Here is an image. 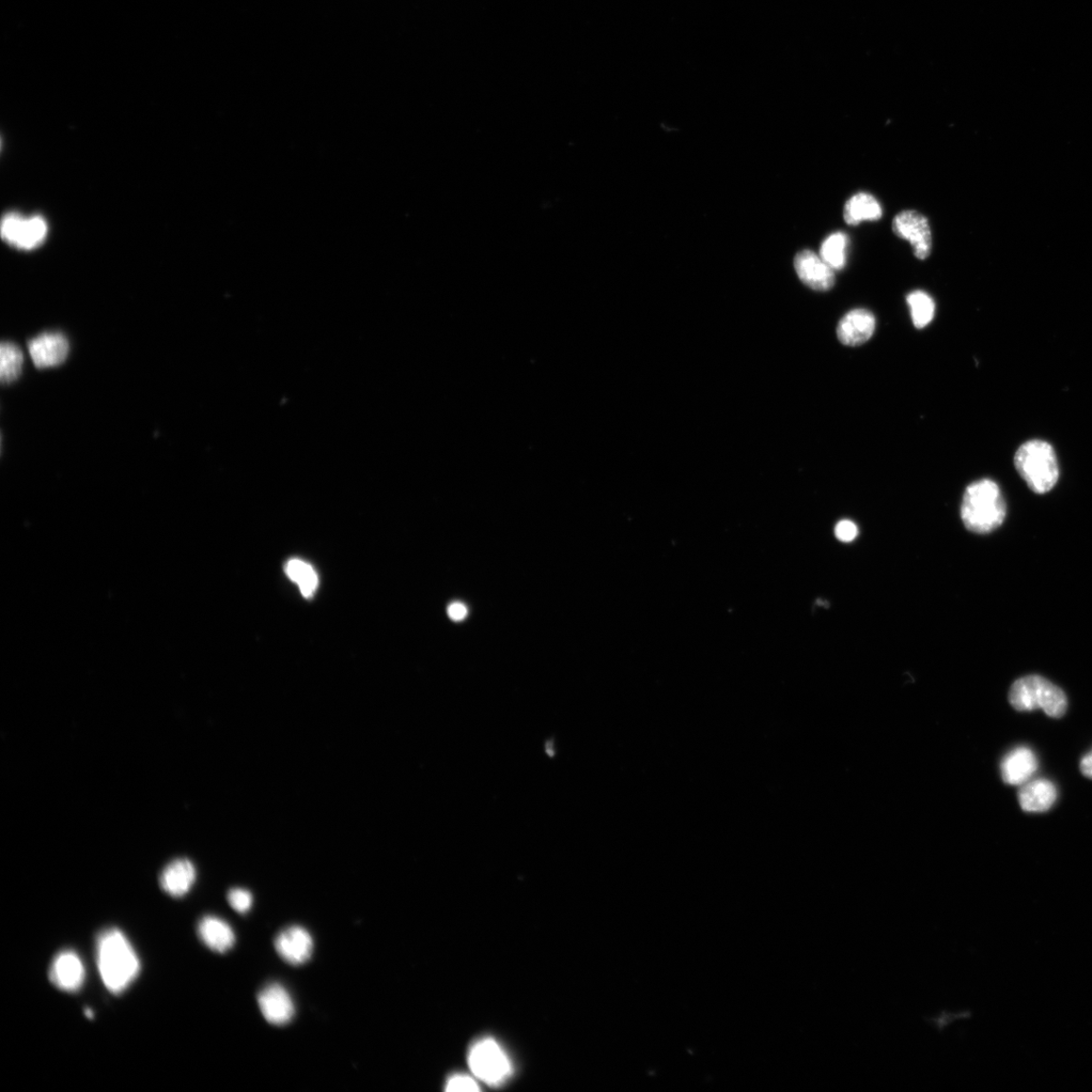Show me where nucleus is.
Segmentation results:
<instances>
[{
	"mask_svg": "<svg viewBox=\"0 0 1092 1092\" xmlns=\"http://www.w3.org/2000/svg\"><path fill=\"white\" fill-rule=\"evenodd\" d=\"M97 963L104 987L114 994L126 990L141 970L131 943L116 928L105 929L99 934Z\"/></svg>",
	"mask_w": 1092,
	"mask_h": 1092,
	"instance_id": "nucleus-1",
	"label": "nucleus"
},
{
	"mask_svg": "<svg viewBox=\"0 0 1092 1092\" xmlns=\"http://www.w3.org/2000/svg\"><path fill=\"white\" fill-rule=\"evenodd\" d=\"M1006 517L1005 498L994 480L983 479L967 487L961 505V518L970 532L988 535L1004 523Z\"/></svg>",
	"mask_w": 1092,
	"mask_h": 1092,
	"instance_id": "nucleus-2",
	"label": "nucleus"
},
{
	"mask_svg": "<svg viewBox=\"0 0 1092 1092\" xmlns=\"http://www.w3.org/2000/svg\"><path fill=\"white\" fill-rule=\"evenodd\" d=\"M1015 465L1026 485L1036 494H1046L1059 479V464L1053 446L1033 440L1022 444L1015 455Z\"/></svg>",
	"mask_w": 1092,
	"mask_h": 1092,
	"instance_id": "nucleus-3",
	"label": "nucleus"
},
{
	"mask_svg": "<svg viewBox=\"0 0 1092 1092\" xmlns=\"http://www.w3.org/2000/svg\"><path fill=\"white\" fill-rule=\"evenodd\" d=\"M1008 700L1010 706L1018 711L1042 709L1053 719H1061L1068 706L1064 690L1038 675L1026 676L1013 683Z\"/></svg>",
	"mask_w": 1092,
	"mask_h": 1092,
	"instance_id": "nucleus-4",
	"label": "nucleus"
},
{
	"mask_svg": "<svg viewBox=\"0 0 1092 1092\" xmlns=\"http://www.w3.org/2000/svg\"><path fill=\"white\" fill-rule=\"evenodd\" d=\"M469 1065L477 1078L489 1085L503 1083L512 1072L507 1054L491 1038L482 1039L474 1045L469 1054Z\"/></svg>",
	"mask_w": 1092,
	"mask_h": 1092,
	"instance_id": "nucleus-5",
	"label": "nucleus"
},
{
	"mask_svg": "<svg viewBox=\"0 0 1092 1092\" xmlns=\"http://www.w3.org/2000/svg\"><path fill=\"white\" fill-rule=\"evenodd\" d=\"M895 235L911 243L914 256L927 259L932 254V238L928 218L913 210L902 211L894 218Z\"/></svg>",
	"mask_w": 1092,
	"mask_h": 1092,
	"instance_id": "nucleus-6",
	"label": "nucleus"
},
{
	"mask_svg": "<svg viewBox=\"0 0 1092 1092\" xmlns=\"http://www.w3.org/2000/svg\"><path fill=\"white\" fill-rule=\"evenodd\" d=\"M48 226L41 217H25L18 214H9L5 217L2 223L3 238L21 249L36 248L46 238Z\"/></svg>",
	"mask_w": 1092,
	"mask_h": 1092,
	"instance_id": "nucleus-7",
	"label": "nucleus"
},
{
	"mask_svg": "<svg viewBox=\"0 0 1092 1092\" xmlns=\"http://www.w3.org/2000/svg\"><path fill=\"white\" fill-rule=\"evenodd\" d=\"M69 342L60 332H45L28 342V350L37 368H48L64 364L69 354Z\"/></svg>",
	"mask_w": 1092,
	"mask_h": 1092,
	"instance_id": "nucleus-8",
	"label": "nucleus"
},
{
	"mask_svg": "<svg viewBox=\"0 0 1092 1092\" xmlns=\"http://www.w3.org/2000/svg\"><path fill=\"white\" fill-rule=\"evenodd\" d=\"M794 268L801 282L811 290L826 292L836 284L835 271L813 251H803L795 256Z\"/></svg>",
	"mask_w": 1092,
	"mask_h": 1092,
	"instance_id": "nucleus-9",
	"label": "nucleus"
},
{
	"mask_svg": "<svg viewBox=\"0 0 1092 1092\" xmlns=\"http://www.w3.org/2000/svg\"><path fill=\"white\" fill-rule=\"evenodd\" d=\"M274 948L280 958L287 963L303 965L313 955L314 941L306 929L292 926L276 935Z\"/></svg>",
	"mask_w": 1092,
	"mask_h": 1092,
	"instance_id": "nucleus-10",
	"label": "nucleus"
},
{
	"mask_svg": "<svg viewBox=\"0 0 1092 1092\" xmlns=\"http://www.w3.org/2000/svg\"><path fill=\"white\" fill-rule=\"evenodd\" d=\"M258 1007L267 1022L273 1026L289 1024L295 1013L292 998L289 991L278 983L263 988L257 997Z\"/></svg>",
	"mask_w": 1092,
	"mask_h": 1092,
	"instance_id": "nucleus-11",
	"label": "nucleus"
},
{
	"mask_svg": "<svg viewBox=\"0 0 1092 1092\" xmlns=\"http://www.w3.org/2000/svg\"><path fill=\"white\" fill-rule=\"evenodd\" d=\"M49 979L61 990H80L85 980V969L80 956L70 950L60 951L51 964Z\"/></svg>",
	"mask_w": 1092,
	"mask_h": 1092,
	"instance_id": "nucleus-12",
	"label": "nucleus"
},
{
	"mask_svg": "<svg viewBox=\"0 0 1092 1092\" xmlns=\"http://www.w3.org/2000/svg\"><path fill=\"white\" fill-rule=\"evenodd\" d=\"M876 320L870 311L855 309L839 321L837 334L841 345L856 348L864 345L875 331Z\"/></svg>",
	"mask_w": 1092,
	"mask_h": 1092,
	"instance_id": "nucleus-13",
	"label": "nucleus"
},
{
	"mask_svg": "<svg viewBox=\"0 0 1092 1092\" xmlns=\"http://www.w3.org/2000/svg\"><path fill=\"white\" fill-rule=\"evenodd\" d=\"M1037 770L1038 759L1031 748L1026 746H1019L1009 752L1001 764L1004 782L1008 785H1024Z\"/></svg>",
	"mask_w": 1092,
	"mask_h": 1092,
	"instance_id": "nucleus-14",
	"label": "nucleus"
},
{
	"mask_svg": "<svg viewBox=\"0 0 1092 1092\" xmlns=\"http://www.w3.org/2000/svg\"><path fill=\"white\" fill-rule=\"evenodd\" d=\"M1056 800V786L1046 779L1026 782L1019 791V802L1026 813H1046Z\"/></svg>",
	"mask_w": 1092,
	"mask_h": 1092,
	"instance_id": "nucleus-15",
	"label": "nucleus"
},
{
	"mask_svg": "<svg viewBox=\"0 0 1092 1092\" xmlns=\"http://www.w3.org/2000/svg\"><path fill=\"white\" fill-rule=\"evenodd\" d=\"M196 876V868L191 861L178 859L164 868L160 882L167 894L173 897H182L191 891Z\"/></svg>",
	"mask_w": 1092,
	"mask_h": 1092,
	"instance_id": "nucleus-16",
	"label": "nucleus"
},
{
	"mask_svg": "<svg viewBox=\"0 0 1092 1092\" xmlns=\"http://www.w3.org/2000/svg\"><path fill=\"white\" fill-rule=\"evenodd\" d=\"M198 937L209 949L224 954L235 945L236 937L233 929L220 917L209 915L200 919L198 926Z\"/></svg>",
	"mask_w": 1092,
	"mask_h": 1092,
	"instance_id": "nucleus-17",
	"label": "nucleus"
},
{
	"mask_svg": "<svg viewBox=\"0 0 1092 1092\" xmlns=\"http://www.w3.org/2000/svg\"><path fill=\"white\" fill-rule=\"evenodd\" d=\"M883 211L877 198L868 193H857L844 208V220L848 225L857 226L862 222L880 220Z\"/></svg>",
	"mask_w": 1092,
	"mask_h": 1092,
	"instance_id": "nucleus-18",
	"label": "nucleus"
},
{
	"mask_svg": "<svg viewBox=\"0 0 1092 1092\" xmlns=\"http://www.w3.org/2000/svg\"><path fill=\"white\" fill-rule=\"evenodd\" d=\"M849 237L844 232H835L826 237L819 255L834 271L845 269L848 258Z\"/></svg>",
	"mask_w": 1092,
	"mask_h": 1092,
	"instance_id": "nucleus-19",
	"label": "nucleus"
},
{
	"mask_svg": "<svg viewBox=\"0 0 1092 1092\" xmlns=\"http://www.w3.org/2000/svg\"><path fill=\"white\" fill-rule=\"evenodd\" d=\"M24 367V353L12 342H3L0 347V379L4 384L17 381Z\"/></svg>",
	"mask_w": 1092,
	"mask_h": 1092,
	"instance_id": "nucleus-20",
	"label": "nucleus"
},
{
	"mask_svg": "<svg viewBox=\"0 0 1092 1092\" xmlns=\"http://www.w3.org/2000/svg\"><path fill=\"white\" fill-rule=\"evenodd\" d=\"M286 572L289 578L299 585L305 597L313 596L319 583L318 575L313 568L304 560L293 558L287 564Z\"/></svg>",
	"mask_w": 1092,
	"mask_h": 1092,
	"instance_id": "nucleus-21",
	"label": "nucleus"
},
{
	"mask_svg": "<svg viewBox=\"0 0 1092 1092\" xmlns=\"http://www.w3.org/2000/svg\"><path fill=\"white\" fill-rule=\"evenodd\" d=\"M912 319L917 329H923L933 319L935 304L932 296L923 291H914L908 295Z\"/></svg>",
	"mask_w": 1092,
	"mask_h": 1092,
	"instance_id": "nucleus-22",
	"label": "nucleus"
},
{
	"mask_svg": "<svg viewBox=\"0 0 1092 1092\" xmlns=\"http://www.w3.org/2000/svg\"><path fill=\"white\" fill-rule=\"evenodd\" d=\"M228 902L234 911L247 913L254 906V896L251 892L242 888H234L228 894Z\"/></svg>",
	"mask_w": 1092,
	"mask_h": 1092,
	"instance_id": "nucleus-23",
	"label": "nucleus"
},
{
	"mask_svg": "<svg viewBox=\"0 0 1092 1092\" xmlns=\"http://www.w3.org/2000/svg\"><path fill=\"white\" fill-rule=\"evenodd\" d=\"M857 535H859V529L851 520H840L835 527V536L841 542H852Z\"/></svg>",
	"mask_w": 1092,
	"mask_h": 1092,
	"instance_id": "nucleus-24",
	"label": "nucleus"
},
{
	"mask_svg": "<svg viewBox=\"0 0 1092 1092\" xmlns=\"http://www.w3.org/2000/svg\"><path fill=\"white\" fill-rule=\"evenodd\" d=\"M478 1083L469 1076L457 1075L447 1083V1091H478Z\"/></svg>",
	"mask_w": 1092,
	"mask_h": 1092,
	"instance_id": "nucleus-25",
	"label": "nucleus"
},
{
	"mask_svg": "<svg viewBox=\"0 0 1092 1092\" xmlns=\"http://www.w3.org/2000/svg\"><path fill=\"white\" fill-rule=\"evenodd\" d=\"M447 613L450 619L459 622L466 617L467 608L461 602H455L449 605Z\"/></svg>",
	"mask_w": 1092,
	"mask_h": 1092,
	"instance_id": "nucleus-26",
	"label": "nucleus"
},
{
	"mask_svg": "<svg viewBox=\"0 0 1092 1092\" xmlns=\"http://www.w3.org/2000/svg\"><path fill=\"white\" fill-rule=\"evenodd\" d=\"M1081 771L1084 777L1092 779V751L1083 758Z\"/></svg>",
	"mask_w": 1092,
	"mask_h": 1092,
	"instance_id": "nucleus-27",
	"label": "nucleus"
},
{
	"mask_svg": "<svg viewBox=\"0 0 1092 1092\" xmlns=\"http://www.w3.org/2000/svg\"><path fill=\"white\" fill-rule=\"evenodd\" d=\"M85 1015L89 1019L93 1018L92 1011L90 1009H85Z\"/></svg>",
	"mask_w": 1092,
	"mask_h": 1092,
	"instance_id": "nucleus-28",
	"label": "nucleus"
}]
</instances>
